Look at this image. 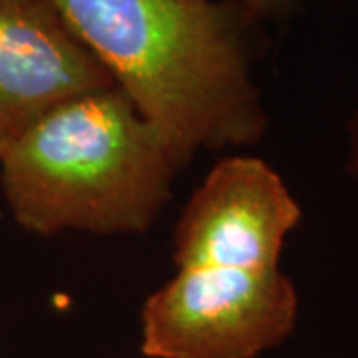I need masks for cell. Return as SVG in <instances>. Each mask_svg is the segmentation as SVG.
Instances as JSON below:
<instances>
[{"label":"cell","instance_id":"cell-6","mask_svg":"<svg viewBox=\"0 0 358 358\" xmlns=\"http://www.w3.org/2000/svg\"><path fill=\"white\" fill-rule=\"evenodd\" d=\"M239 10L247 14L255 24H261L267 18H277L289 13L299 0H231Z\"/></svg>","mask_w":358,"mask_h":358},{"label":"cell","instance_id":"cell-4","mask_svg":"<svg viewBox=\"0 0 358 358\" xmlns=\"http://www.w3.org/2000/svg\"><path fill=\"white\" fill-rule=\"evenodd\" d=\"M301 217V205L273 167L251 155H227L183 207L173 261L178 268L279 267Z\"/></svg>","mask_w":358,"mask_h":358},{"label":"cell","instance_id":"cell-1","mask_svg":"<svg viewBox=\"0 0 358 358\" xmlns=\"http://www.w3.org/2000/svg\"><path fill=\"white\" fill-rule=\"evenodd\" d=\"M48 2L185 164L263 138L249 40L259 24L231 0Z\"/></svg>","mask_w":358,"mask_h":358},{"label":"cell","instance_id":"cell-2","mask_svg":"<svg viewBox=\"0 0 358 358\" xmlns=\"http://www.w3.org/2000/svg\"><path fill=\"white\" fill-rule=\"evenodd\" d=\"M185 162L117 88L54 108L0 157L14 221L34 235L145 233Z\"/></svg>","mask_w":358,"mask_h":358},{"label":"cell","instance_id":"cell-3","mask_svg":"<svg viewBox=\"0 0 358 358\" xmlns=\"http://www.w3.org/2000/svg\"><path fill=\"white\" fill-rule=\"evenodd\" d=\"M299 294L281 267H193L150 294L140 315L145 358H257L294 333Z\"/></svg>","mask_w":358,"mask_h":358},{"label":"cell","instance_id":"cell-5","mask_svg":"<svg viewBox=\"0 0 358 358\" xmlns=\"http://www.w3.org/2000/svg\"><path fill=\"white\" fill-rule=\"evenodd\" d=\"M112 86L48 0H0V157L54 108Z\"/></svg>","mask_w":358,"mask_h":358},{"label":"cell","instance_id":"cell-7","mask_svg":"<svg viewBox=\"0 0 358 358\" xmlns=\"http://www.w3.org/2000/svg\"><path fill=\"white\" fill-rule=\"evenodd\" d=\"M348 141H350V148H348L346 169H348V173L358 176V112L348 122Z\"/></svg>","mask_w":358,"mask_h":358}]
</instances>
